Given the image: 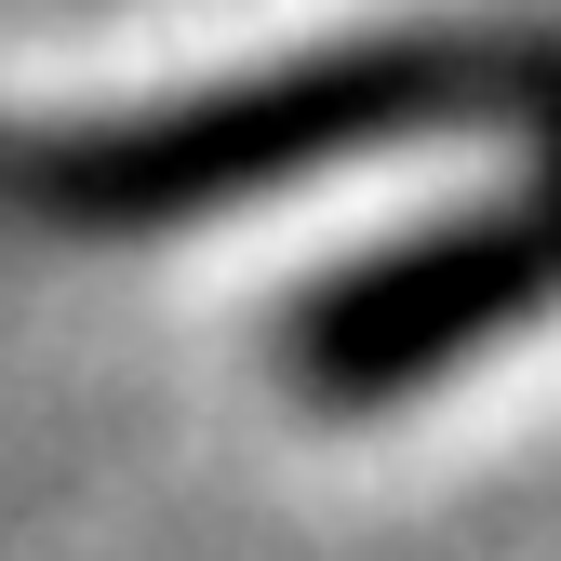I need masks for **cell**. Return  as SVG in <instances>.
<instances>
[{
	"label": "cell",
	"instance_id": "6da1fadb",
	"mask_svg": "<svg viewBox=\"0 0 561 561\" xmlns=\"http://www.w3.org/2000/svg\"><path fill=\"white\" fill-rule=\"evenodd\" d=\"M455 121H522L548 148L561 134V27H468V41L414 27V41L295 54V67H267V81L187 94V107L0 134V215L67 228V241L187 228V215H215V201H241V187L401 148V134H455Z\"/></svg>",
	"mask_w": 561,
	"mask_h": 561
},
{
	"label": "cell",
	"instance_id": "7a4b0ae2",
	"mask_svg": "<svg viewBox=\"0 0 561 561\" xmlns=\"http://www.w3.org/2000/svg\"><path fill=\"white\" fill-rule=\"evenodd\" d=\"M535 308H561V134L535 148V174L508 201L295 280V308H280V388L321 401V414H375L401 388L481 362Z\"/></svg>",
	"mask_w": 561,
	"mask_h": 561
}]
</instances>
